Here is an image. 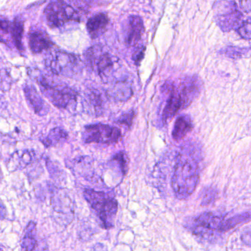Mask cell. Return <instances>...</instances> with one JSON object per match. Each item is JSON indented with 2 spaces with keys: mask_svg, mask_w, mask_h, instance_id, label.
Here are the masks:
<instances>
[{
  "mask_svg": "<svg viewBox=\"0 0 251 251\" xmlns=\"http://www.w3.org/2000/svg\"><path fill=\"white\" fill-rule=\"evenodd\" d=\"M33 251H50V250H49L47 243L44 241V240H42V241L37 243L36 246H35Z\"/></svg>",
  "mask_w": 251,
  "mask_h": 251,
  "instance_id": "obj_31",
  "label": "cell"
},
{
  "mask_svg": "<svg viewBox=\"0 0 251 251\" xmlns=\"http://www.w3.org/2000/svg\"><path fill=\"white\" fill-rule=\"evenodd\" d=\"M4 40L2 39V38H1V36H0V42H1V43H4Z\"/></svg>",
  "mask_w": 251,
  "mask_h": 251,
  "instance_id": "obj_33",
  "label": "cell"
},
{
  "mask_svg": "<svg viewBox=\"0 0 251 251\" xmlns=\"http://www.w3.org/2000/svg\"><path fill=\"white\" fill-rule=\"evenodd\" d=\"M84 197L93 210L95 211L102 226L112 228L119 209L117 201L104 192L92 189H85Z\"/></svg>",
  "mask_w": 251,
  "mask_h": 251,
  "instance_id": "obj_5",
  "label": "cell"
},
{
  "mask_svg": "<svg viewBox=\"0 0 251 251\" xmlns=\"http://www.w3.org/2000/svg\"><path fill=\"white\" fill-rule=\"evenodd\" d=\"M0 251H2V250H1V249H0Z\"/></svg>",
  "mask_w": 251,
  "mask_h": 251,
  "instance_id": "obj_34",
  "label": "cell"
},
{
  "mask_svg": "<svg viewBox=\"0 0 251 251\" xmlns=\"http://www.w3.org/2000/svg\"><path fill=\"white\" fill-rule=\"evenodd\" d=\"M240 7L247 13L251 12V0H240Z\"/></svg>",
  "mask_w": 251,
  "mask_h": 251,
  "instance_id": "obj_30",
  "label": "cell"
},
{
  "mask_svg": "<svg viewBox=\"0 0 251 251\" xmlns=\"http://www.w3.org/2000/svg\"><path fill=\"white\" fill-rule=\"evenodd\" d=\"M213 9L217 25L224 32L237 29L241 24L243 13L235 1L220 0L214 4Z\"/></svg>",
  "mask_w": 251,
  "mask_h": 251,
  "instance_id": "obj_7",
  "label": "cell"
},
{
  "mask_svg": "<svg viewBox=\"0 0 251 251\" xmlns=\"http://www.w3.org/2000/svg\"><path fill=\"white\" fill-rule=\"evenodd\" d=\"M36 224L30 221L24 231L23 238L22 240V251H33L37 245Z\"/></svg>",
  "mask_w": 251,
  "mask_h": 251,
  "instance_id": "obj_19",
  "label": "cell"
},
{
  "mask_svg": "<svg viewBox=\"0 0 251 251\" xmlns=\"http://www.w3.org/2000/svg\"><path fill=\"white\" fill-rule=\"evenodd\" d=\"M53 218L57 224L67 226L74 220V206L69 197L62 195L55 196L52 199Z\"/></svg>",
  "mask_w": 251,
  "mask_h": 251,
  "instance_id": "obj_12",
  "label": "cell"
},
{
  "mask_svg": "<svg viewBox=\"0 0 251 251\" xmlns=\"http://www.w3.org/2000/svg\"><path fill=\"white\" fill-rule=\"evenodd\" d=\"M145 50H146V47L144 46H141V47H137V50L133 54V60L137 64H139L143 60V57H144Z\"/></svg>",
  "mask_w": 251,
  "mask_h": 251,
  "instance_id": "obj_28",
  "label": "cell"
},
{
  "mask_svg": "<svg viewBox=\"0 0 251 251\" xmlns=\"http://www.w3.org/2000/svg\"><path fill=\"white\" fill-rule=\"evenodd\" d=\"M145 32L144 23L140 16H128L125 29V41L127 47H135Z\"/></svg>",
  "mask_w": 251,
  "mask_h": 251,
  "instance_id": "obj_14",
  "label": "cell"
},
{
  "mask_svg": "<svg viewBox=\"0 0 251 251\" xmlns=\"http://www.w3.org/2000/svg\"><path fill=\"white\" fill-rule=\"evenodd\" d=\"M44 63L47 69L57 76L73 77L82 71L80 57L64 51H51L47 54Z\"/></svg>",
  "mask_w": 251,
  "mask_h": 251,
  "instance_id": "obj_6",
  "label": "cell"
},
{
  "mask_svg": "<svg viewBox=\"0 0 251 251\" xmlns=\"http://www.w3.org/2000/svg\"><path fill=\"white\" fill-rule=\"evenodd\" d=\"M23 90L28 105L34 113L41 116L47 115L49 112V106L46 104L35 87L32 84L26 83Z\"/></svg>",
  "mask_w": 251,
  "mask_h": 251,
  "instance_id": "obj_15",
  "label": "cell"
},
{
  "mask_svg": "<svg viewBox=\"0 0 251 251\" xmlns=\"http://www.w3.org/2000/svg\"><path fill=\"white\" fill-rule=\"evenodd\" d=\"M47 25L51 28L61 27L69 22H78L76 10L63 0H53L44 10Z\"/></svg>",
  "mask_w": 251,
  "mask_h": 251,
  "instance_id": "obj_8",
  "label": "cell"
},
{
  "mask_svg": "<svg viewBox=\"0 0 251 251\" xmlns=\"http://www.w3.org/2000/svg\"><path fill=\"white\" fill-rule=\"evenodd\" d=\"M201 88V80L196 75L187 76L178 84H165L164 91L168 97L162 112V123H169L176 115L187 108L199 97Z\"/></svg>",
  "mask_w": 251,
  "mask_h": 251,
  "instance_id": "obj_1",
  "label": "cell"
},
{
  "mask_svg": "<svg viewBox=\"0 0 251 251\" xmlns=\"http://www.w3.org/2000/svg\"><path fill=\"white\" fill-rule=\"evenodd\" d=\"M225 221L224 215L206 212L198 216L191 226L195 235L203 239H209L221 232V226Z\"/></svg>",
  "mask_w": 251,
  "mask_h": 251,
  "instance_id": "obj_10",
  "label": "cell"
},
{
  "mask_svg": "<svg viewBox=\"0 0 251 251\" xmlns=\"http://www.w3.org/2000/svg\"><path fill=\"white\" fill-rule=\"evenodd\" d=\"M240 36L245 40H251V17L243 21L237 29Z\"/></svg>",
  "mask_w": 251,
  "mask_h": 251,
  "instance_id": "obj_24",
  "label": "cell"
},
{
  "mask_svg": "<svg viewBox=\"0 0 251 251\" xmlns=\"http://www.w3.org/2000/svg\"><path fill=\"white\" fill-rule=\"evenodd\" d=\"M84 60L85 66L100 76L104 83L110 84L128 76L125 73L120 75L119 60L101 46L89 47L84 52Z\"/></svg>",
  "mask_w": 251,
  "mask_h": 251,
  "instance_id": "obj_3",
  "label": "cell"
},
{
  "mask_svg": "<svg viewBox=\"0 0 251 251\" xmlns=\"http://www.w3.org/2000/svg\"><path fill=\"white\" fill-rule=\"evenodd\" d=\"M134 116H135V113H134V110H129V111L122 115L119 118V120H118V123L130 127L132 125Z\"/></svg>",
  "mask_w": 251,
  "mask_h": 251,
  "instance_id": "obj_26",
  "label": "cell"
},
{
  "mask_svg": "<svg viewBox=\"0 0 251 251\" xmlns=\"http://www.w3.org/2000/svg\"><path fill=\"white\" fill-rule=\"evenodd\" d=\"M251 219V212H246V213L241 214V215H236L233 218H229L228 220H225L221 226V232L228 231L240 225V224L246 222Z\"/></svg>",
  "mask_w": 251,
  "mask_h": 251,
  "instance_id": "obj_22",
  "label": "cell"
},
{
  "mask_svg": "<svg viewBox=\"0 0 251 251\" xmlns=\"http://www.w3.org/2000/svg\"><path fill=\"white\" fill-rule=\"evenodd\" d=\"M218 196V191L212 187H206L203 189L201 195L202 206H207L215 201Z\"/></svg>",
  "mask_w": 251,
  "mask_h": 251,
  "instance_id": "obj_23",
  "label": "cell"
},
{
  "mask_svg": "<svg viewBox=\"0 0 251 251\" xmlns=\"http://www.w3.org/2000/svg\"><path fill=\"white\" fill-rule=\"evenodd\" d=\"M110 24L108 15L105 13H99L88 19L87 30L92 39L101 36L107 30Z\"/></svg>",
  "mask_w": 251,
  "mask_h": 251,
  "instance_id": "obj_16",
  "label": "cell"
},
{
  "mask_svg": "<svg viewBox=\"0 0 251 251\" xmlns=\"http://www.w3.org/2000/svg\"><path fill=\"white\" fill-rule=\"evenodd\" d=\"M105 94L107 98L116 101H126L133 95L132 84L128 77L118 79L108 84Z\"/></svg>",
  "mask_w": 251,
  "mask_h": 251,
  "instance_id": "obj_13",
  "label": "cell"
},
{
  "mask_svg": "<svg viewBox=\"0 0 251 251\" xmlns=\"http://www.w3.org/2000/svg\"><path fill=\"white\" fill-rule=\"evenodd\" d=\"M24 21L21 18L16 17L10 25V32L11 33L13 42L19 51L23 50L22 37L24 33Z\"/></svg>",
  "mask_w": 251,
  "mask_h": 251,
  "instance_id": "obj_21",
  "label": "cell"
},
{
  "mask_svg": "<svg viewBox=\"0 0 251 251\" xmlns=\"http://www.w3.org/2000/svg\"><path fill=\"white\" fill-rule=\"evenodd\" d=\"M10 25L11 23L7 19L0 17V30L3 31L5 33L10 32Z\"/></svg>",
  "mask_w": 251,
  "mask_h": 251,
  "instance_id": "obj_29",
  "label": "cell"
},
{
  "mask_svg": "<svg viewBox=\"0 0 251 251\" xmlns=\"http://www.w3.org/2000/svg\"><path fill=\"white\" fill-rule=\"evenodd\" d=\"M242 242L246 246H251V226L246 227L241 233Z\"/></svg>",
  "mask_w": 251,
  "mask_h": 251,
  "instance_id": "obj_27",
  "label": "cell"
},
{
  "mask_svg": "<svg viewBox=\"0 0 251 251\" xmlns=\"http://www.w3.org/2000/svg\"><path fill=\"white\" fill-rule=\"evenodd\" d=\"M106 94L96 89L88 88L84 91L82 104L86 113L94 117H100L104 115L106 108Z\"/></svg>",
  "mask_w": 251,
  "mask_h": 251,
  "instance_id": "obj_11",
  "label": "cell"
},
{
  "mask_svg": "<svg viewBox=\"0 0 251 251\" xmlns=\"http://www.w3.org/2000/svg\"><path fill=\"white\" fill-rule=\"evenodd\" d=\"M91 251H107V247L101 243H97L91 249Z\"/></svg>",
  "mask_w": 251,
  "mask_h": 251,
  "instance_id": "obj_32",
  "label": "cell"
},
{
  "mask_svg": "<svg viewBox=\"0 0 251 251\" xmlns=\"http://www.w3.org/2000/svg\"><path fill=\"white\" fill-rule=\"evenodd\" d=\"M122 137V131L119 128L102 124L85 126L82 133V140L87 144H113Z\"/></svg>",
  "mask_w": 251,
  "mask_h": 251,
  "instance_id": "obj_9",
  "label": "cell"
},
{
  "mask_svg": "<svg viewBox=\"0 0 251 251\" xmlns=\"http://www.w3.org/2000/svg\"><path fill=\"white\" fill-rule=\"evenodd\" d=\"M246 52V49L237 48V47H227L224 51V54L229 57L237 58L240 57Z\"/></svg>",
  "mask_w": 251,
  "mask_h": 251,
  "instance_id": "obj_25",
  "label": "cell"
},
{
  "mask_svg": "<svg viewBox=\"0 0 251 251\" xmlns=\"http://www.w3.org/2000/svg\"><path fill=\"white\" fill-rule=\"evenodd\" d=\"M37 82L43 95L54 106L60 109H67L76 104L77 93L66 84L59 83L40 75Z\"/></svg>",
  "mask_w": 251,
  "mask_h": 251,
  "instance_id": "obj_4",
  "label": "cell"
},
{
  "mask_svg": "<svg viewBox=\"0 0 251 251\" xmlns=\"http://www.w3.org/2000/svg\"><path fill=\"white\" fill-rule=\"evenodd\" d=\"M68 137L69 135L66 130L61 127H55L50 130L49 134L41 140V142L46 147H54L60 143H64Z\"/></svg>",
  "mask_w": 251,
  "mask_h": 251,
  "instance_id": "obj_20",
  "label": "cell"
},
{
  "mask_svg": "<svg viewBox=\"0 0 251 251\" xmlns=\"http://www.w3.org/2000/svg\"><path fill=\"white\" fill-rule=\"evenodd\" d=\"M193 125L191 118L187 115H183L177 118L174 123L172 131L173 138L175 140H182L193 129Z\"/></svg>",
  "mask_w": 251,
  "mask_h": 251,
  "instance_id": "obj_18",
  "label": "cell"
},
{
  "mask_svg": "<svg viewBox=\"0 0 251 251\" xmlns=\"http://www.w3.org/2000/svg\"><path fill=\"white\" fill-rule=\"evenodd\" d=\"M199 179V161L190 155H178L171 178V186L176 196L179 199L190 197L196 190Z\"/></svg>",
  "mask_w": 251,
  "mask_h": 251,
  "instance_id": "obj_2",
  "label": "cell"
},
{
  "mask_svg": "<svg viewBox=\"0 0 251 251\" xmlns=\"http://www.w3.org/2000/svg\"><path fill=\"white\" fill-rule=\"evenodd\" d=\"M29 47L33 54H40L48 51L52 47V41L47 33L42 30L32 31L29 34Z\"/></svg>",
  "mask_w": 251,
  "mask_h": 251,
  "instance_id": "obj_17",
  "label": "cell"
}]
</instances>
